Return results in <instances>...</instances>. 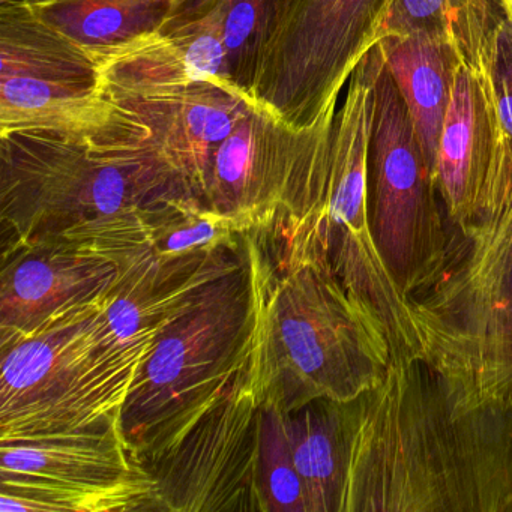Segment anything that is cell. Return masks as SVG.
<instances>
[{"label": "cell", "instance_id": "obj_1", "mask_svg": "<svg viewBox=\"0 0 512 512\" xmlns=\"http://www.w3.org/2000/svg\"><path fill=\"white\" fill-rule=\"evenodd\" d=\"M353 413L343 512H512V410L463 409L395 356Z\"/></svg>", "mask_w": 512, "mask_h": 512}, {"label": "cell", "instance_id": "obj_2", "mask_svg": "<svg viewBox=\"0 0 512 512\" xmlns=\"http://www.w3.org/2000/svg\"><path fill=\"white\" fill-rule=\"evenodd\" d=\"M278 235L277 262L262 241V302L248 365L257 400L283 413L322 398L358 400L388 373V332L323 257Z\"/></svg>", "mask_w": 512, "mask_h": 512}, {"label": "cell", "instance_id": "obj_3", "mask_svg": "<svg viewBox=\"0 0 512 512\" xmlns=\"http://www.w3.org/2000/svg\"><path fill=\"white\" fill-rule=\"evenodd\" d=\"M178 194L193 193L113 103L106 124L89 133L0 134L2 248L65 239Z\"/></svg>", "mask_w": 512, "mask_h": 512}, {"label": "cell", "instance_id": "obj_4", "mask_svg": "<svg viewBox=\"0 0 512 512\" xmlns=\"http://www.w3.org/2000/svg\"><path fill=\"white\" fill-rule=\"evenodd\" d=\"M412 307L418 358L455 403L512 410V184L454 227L442 277Z\"/></svg>", "mask_w": 512, "mask_h": 512}, {"label": "cell", "instance_id": "obj_5", "mask_svg": "<svg viewBox=\"0 0 512 512\" xmlns=\"http://www.w3.org/2000/svg\"><path fill=\"white\" fill-rule=\"evenodd\" d=\"M263 245L212 284L155 340L125 401L121 428L143 464L167 451L250 364L263 293Z\"/></svg>", "mask_w": 512, "mask_h": 512}, {"label": "cell", "instance_id": "obj_6", "mask_svg": "<svg viewBox=\"0 0 512 512\" xmlns=\"http://www.w3.org/2000/svg\"><path fill=\"white\" fill-rule=\"evenodd\" d=\"M250 233L193 194H178L65 241L115 262L119 277L104 307L107 323L122 341L149 344L212 284L244 265Z\"/></svg>", "mask_w": 512, "mask_h": 512}, {"label": "cell", "instance_id": "obj_7", "mask_svg": "<svg viewBox=\"0 0 512 512\" xmlns=\"http://www.w3.org/2000/svg\"><path fill=\"white\" fill-rule=\"evenodd\" d=\"M107 298L50 319L2 349L0 445L94 433L121 424L137 370L152 344L122 341Z\"/></svg>", "mask_w": 512, "mask_h": 512}, {"label": "cell", "instance_id": "obj_8", "mask_svg": "<svg viewBox=\"0 0 512 512\" xmlns=\"http://www.w3.org/2000/svg\"><path fill=\"white\" fill-rule=\"evenodd\" d=\"M394 0H268L251 100L295 130L337 110Z\"/></svg>", "mask_w": 512, "mask_h": 512}, {"label": "cell", "instance_id": "obj_9", "mask_svg": "<svg viewBox=\"0 0 512 512\" xmlns=\"http://www.w3.org/2000/svg\"><path fill=\"white\" fill-rule=\"evenodd\" d=\"M376 95L368 164L371 229L392 278L413 301L442 277L454 227L386 67Z\"/></svg>", "mask_w": 512, "mask_h": 512}, {"label": "cell", "instance_id": "obj_10", "mask_svg": "<svg viewBox=\"0 0 512 512\" xmlns=\"http://www.w3.org/2000/svg\"><path fill=\"white\" fill-rule=\"evenodd\" d=\"M0 512L161 511L121 424L0 445Z\"/></svg>", "mask_w": 512, "mask_h": 512}, {"label": "cell", "instance_id": "obj_11", "mask_svg": "<svg viewBox=\"0 0 512 512\" xmlns=\"http://www.w3.org/2000/svg\"><path fill=\"white\" fill-rule=\"evenodd\" d=\"M112 103L94 56L34 8L0 7V134L17 130L89 133Z\"/></svg>", "mask_w": 512, "mask_h": 512}, {"label": "cell", "instance_id": "obj_12", "mask_svg": "<svg viewBox=\"0 0 512 512\" xmlns=\"http://www.w3.org/2000/svg\"><path fill=\"white\" fill-rule=\"evenodd\" d=\"M248 365L164 454L143 464L157 485L161 511L266 512L262 406Z\"/></svg>", "mask_w": 512, "mask_h": 512}, {"label": "cell", "instance_id": "obj_13", "mask_svg": "<svg viewBox=\"0 0 512 512\" xmlns=\"http://www.w3.org/2000/svg\"><path fill=\"white\" fill-rule=\"evenodd\" d=\"M118 266L80 242L47 241L4 248L0 272V347L40 331L71 308L107 298Z\"/></svg>", "mask_w": 512, "mask_h": 512}, {"label": "cell", "instance_id": "obj_14", "mask_svg": "<svg viewBox=\"0 0 512 512\" xmlns=\"http://www.w3.org/2000/svg\"><path fill=\"white\" fill-rule=\"evenodd\" d=\"M491 52L460 58L451 103L443 122L436 182L452 227L481 211L494 151V101L490 88Z\"/></svg>", "mask_w": 512, "mask_h": 512}, {"label": "cell", "instance_id": "obj_15", "mask_svg": "<svg viewBox=\"0 0 512 512\" xmlns=\"http://www.w3.org/2000/svg\"><path fill=\"white\" fill-rule=\"evenodd\" d=\"M383 67L377 44L350 76L343 106L335 115L328 188L317 217V224L335 238H359L371 230L368 164Z\"/></svg>", "mask_w": 512, "mask_h": 512}, {"label": "cell", "instance_id": "obj_16", "mask_svg": "<svg viewBox=\"0 0 512 512\" xmlns=\"http://www.w3.org/2000/svg\"><path fill=\"white\" fill-rule=\"evenodd\" d=\"M379 47L436 178L440 136L460 62L454 43L448 34L416 31L385 37Z\"/></svg>", "mask_w": 512, "mask_h": 512}, {"label": "cell", "instance_id": "obj_17", "mask_svg": "<svg viewBox=\"0 0 512 512\" xmlns=\"http://www.w3.org/2000/svg\"><path fill=\"white\" fill-rule=\"evenodd\" d=\"M353 401H311L286 413L293 460L313 512H343L353 434Z\"/></svg>", "mask_w": 512, "mask_h": 512}, {"label": "cell", "instance_id": "obj_18", "mask_svg": "<svg viewBox=\"0 0 512 512\" xmlns=\"http://www.w3.org/2000/svg\"><path fill=\"white\" fill-rule=\"evenodd\" d=\"M35 11L83 49L98 52L158 31L172 10L163 0H55Z\"/></svg>", "mask_w": 512, "mask_h": 512}, {"label": "cell", "instance_id": "obj_19", "mask_svg": "<svg viewBox=\"0 0 512 512\" xmlns=\"http://www.w3.org/2000/svg\"><path fill=\"white\" fill-rule=\"evenodd\" d=\"M181 7L212 17L226 47L229 79L250 95L268 0H188Z\"/></svg>", "mask_w": 512, "mask_h": 512}, {"label": "cell", "instance_id": "obj_20", "mask_svg": "<svg viewBox=\"0 0 512 512\" xmlns=\"http://www.w3.org/2000/svg\"><path fill=\"white\" fill-rule=\"evenodd\" d=\"M260 487L266 512H313L287 436L286 413L262 407Z\"/></svg>", "mask_w": 512, "mask_h": 512}, {"label": "cell", "instance_id": "obj_21", "mask_svg": "<svg viewBox=\"0 0 512 512\" xmlns=\"http://www.w3.org/2000/svg\"><path fill=\"white\" fill-rule=\"evenodd\" d=\"M490 88L494 101V151L482 208L512 181V0H505V14L494 29Z\"/></svg>", "mask_w": 512, "mask_h": 512}, {"label": "cell", "instance_id": "obj_22", "mask_svg": "<svg viewBox=\"0 0 512 512\" xmlns=\"http://www.w3.org/2000/svg\"><path fill=\"white\" fill-rule=\"evenodd\" d=\"M52 2L55 0H0V7H28L40 10Z\"/></svg>", "mask_w": 512, "mask_h": 512}, {"label": "cell", "instance_id": "obj_23", "mask_svg": "<svg viewBox=\"0 0 512 512\" xmlns=\"http://www.w3.org/2000/svg\"><path fill=\"white\" fill-rule=\"evenodd\" d=\"M163 2H166L167 5H169L170 10H176V8L181 7V5L187 4L188 0H163ZM170 11V13H172Z\"/></svg>", "mask_w": 512, "mask_h": 512}]
</instances>
